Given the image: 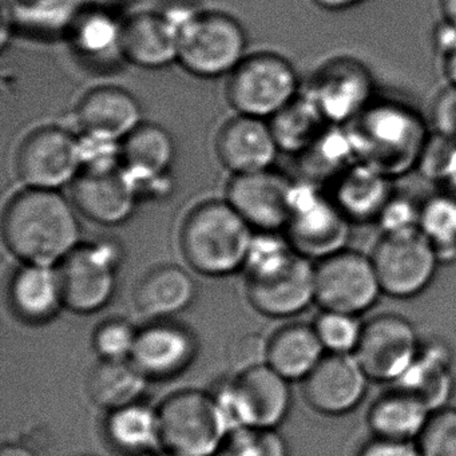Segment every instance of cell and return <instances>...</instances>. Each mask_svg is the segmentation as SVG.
I'll use <instances>...</instances> for the list:
<instances>
[{"mask_svg": "<svg viewBox=\"0 0 456 456\" xmlns=\"http://www.w3.org/2000/svg\"><path fill=\"white\" fill-rule=\"evenodd\" d=\"M359 456H420L412 440L386 439L373 436L360 450Z\"/></svg>", "mask_w": 456, "mask_h": 456, "instance_id": "43", "label": "cell"}, {"mask_svg": "<svg viewBox=\"0 0 456 456\" xmlns=\"http://www.w3.org/2000/svg\"><path fill=\"white\" fill-rule=\"evenodd\" d=\"M228 360L237 373L268 364V338L260 333H245L229 346Z\"/></svg>", "mask_w": 456, "mask_h": 456, "instance_id": "41", "label": "cell"}, {"mask_svg": "<svg viewBox=\"0 0 456 456\" xmlns=\"http://www.w3.org/2000/svg\"><path fill=\"white\" fill-rule=\"evenodd\" d=\"M443 20L456 28V0H442Z\"/></svg>", "mask_w": 456, "mask_h": 456, "instance_id": "48", "label": "cell"}, {"mask_svg": "<svg viewBox=\"0 0 456 456\" xmlns=\"http://www.w3.org/2000/svg\"><path fill=\"white\" fill-rule=\"evenodd\" d=\"M106 432L110 442L124 452H151L161 447L159 413L138 402L110 411Z\"/></svg>", "mask_w": 456, "mask_h": 456, "instance_id": "32", "label": "cell"}, {"mask_svg": "<svg viewBox=\"0 0 456 456\" xmlns=\"http://www.w3.org/2000/svg\"><path fill=\"white\" fill-rule=\"evenodd\" d=\"M420 346L410 320L384 314L364 322L354 354L370 380L394 384L418 357Z\"/></svg>", "mask_w": 456, "mask_h": 456, "instance_id": "14", "label": "cell"}, {"mask_svg": "<svg viewBox=\"0 0 456 456\" xmlns=\"http://www.w3.org/2000/svg\"><path fill=\"white\" fill-rule=\"evenodd\" d=\"M248 38L241 23L221 12H191L178 26V61L191 76H229L247 57Z\"/></svg>", "mask_w": 456, "mask_h": 456, "instance_id": "5", "label": "cell"}, {"mask_svg": "<svg viewBox=\"0 0 456 456\" xmlns=\"http://www.w3.org/2000/svg\"><path fill=\"white\" fill-rule=\"evenodd\" d=\"M392 180L370 165L356 162L332 183V199L349 224L378 223L394 196Z\"/></svg>", "mask_w": 456, "mask_h": 456, "instance_id": "22", "label": "cell"}, {"mask_svg": "<svg viewBox=\"0 0 456 456\" xmlns=\"http://www.w3.org/2000/svg\"><path fill=\"white\" fill-rule=\"evenodd\" d=\"M121 23L110 15L95 12L79 18L73 28V42L77 52L85 57L100 58L111 53H119Z\"/></svg>", "mask_w": 456, "mask_h": 456, "instance_id": "35", "label": "cell"}, {"mask_svg": "<svg viewBox=\"0 0 456 456\" xmlns=\"http://www.w3.org/2000/svg\"><path fill=\"white\" fill-rule=\"evenodd\" d=\"M450 352L439 343L421 344L418 357L394 387L405 389L423 400L431 411L450 402L453 381L450 378Z\"/></svg>", "mask_w": 456, "mask_h": 456, "instance_id": "29", "label": "cell"}, {"mask_svg": "<svg viewBox=\"0 0 456 456\" xmlns=\"http://www.w3.org/2000/svg\"><path fill=\"white\" fill-rule=\"evenodd\" d=\"M161 445L178 456L217 455L232 429L215 395L178 391L159 405Z\"/></svg>", "mask_w": 456, "mask_h": 456, "instance_id": "4", "label": "cell"}, {"mask_svg": "<svg viewBox=\"0 0 456 456\" xmlns=\"http://www.w3.org/2000/svg\"><path fill=\"white\" fill-rule=\"evenodd\" d=\"M431 412V408L416 395L394 387L370 405L368 427L373 436L416 442Z\"/></svg>", "mask_w": 456, "mask_h": 456, "instance_id": "26", "label": "cell"}, {"mask_svg": "<svg viewBox=\"0 0 456 456\" xmlns=\"http://www.w3.org/2000/svg\"><path fill=\"white\" fill-rule=\"evenodd\" d=\"M77 126L85 140L121 145L142 124L137 98L118 86H98L85 93L76 106Z\"/></svg>", "mask_w": 456, "mask_h": 456, "instance_id": "19", "label": "cell"}, {"mask_svg": "<svg viewBox=\"0 0 456 456\" xmlns=\"http://www.w3.org/2000/svg\"><path fill=\"white\" fill-rule=\"evenodd\" d=\"M138 191L137 183L119 162L84 167L71 183L76 209L102 226L126 223L134 213Z\"/></svg>", "mask_w": 456, "mask_h": 456, "instance_id": "16", "label": "cell"}, {"mask_svg": "<svg viewBox=\"0 0 456 456\" xmlns=\"http://www.w3.org/2000/svg\"><path fill=\"white\" fill-rule=\"evenodd\" d=\"M370 256L381 292L400 300L423 293L440 265L436 252L420 231L381 234Z\"/></svg>", "mask_w": 456, "mask_h": 456, "instance_id": "11", "label": "cell"}, {"mask_svg": "<svg viewBox=\"0 0 456 456\" xmlns=\"http://www.w3.org/2000/svg\"><path fill=\"white\" fill-rule=\"evenodd\" d=\"M314 325L293 322L268 338V365L287 380H304L324 357Z\"/></svg>", "mask_w": 456, "mask_h": 456, "instance_id": "27", "label": "cell"}, {"mask_svg": "<svg viewBox=\"0 0 456 456\" xmlns=\"http://www.w3.org/2000/svg\"><path fill=\"white\" fill-rule=\"evenodd\" d=\"M194 340L183 328L151 325L140 330L130 362L148 378H165L181 372L193 359Z\"/></svg>", "mask_w": 456, "mask_h": 456, "instance_id": "23", "label": "cell"}, {"mask_svg": "<svg viewBox=\"0 0 456 456\" xmlns=\"http://www.w3.org/2000/svg\"><path fill=\"white\" fill-rule=\"evenodd\" d=\"M146 376L127 360L102 359L87 375L86 391L94 404L109 411L137 403Z\"/></svg>", "mask_w": 456, "mask_h": 456, "instance_id": "30", "label": "cell"}, {"mask_svg": "<svg viewBox=\"0 0 456 456\" xmlns=\"http://www.w3.org/2000/svg\"><path fill=\"white\" fill-rule=\"evenodd\" d=\"M215 149L218 161L233 175L271 169L280 151L266 119L240 114L218 130Z\"/></svg>", "mask_w": 456, "mask_h": 456, "instance_id": "20", "label": "cell"}, {"mask_svg": "<svg viewBox=\"0 0 456 456\" xmlns=\"http://www.w3.org/2000/svg\"><path fill=\"white\" fill-rule=\"evenodd\" d=\"M84 167L82 141L60 126L28 133L15 154V172L25 188L60 191Z\"/></svg>", "mask_w": 456, "mask_h": 456, "instance_id": "9", "label": "cell"}, {"mask_svg": "<svg viewBox=\"0 0 456 456\" xmlns=\"http://www.w3.org/2000/svg\"><path fill=\"white\" fill-rule=\"evenodd\" d=\"M215 396L232 431L242 427L274 429L292 403L289 380L268 364L237 373Z\"/></svg>", "mask_w": 456, "mask_h": 456, "instance_id": "8", "label": "cell"}, {"mask_svg": "<svg viewBox=\"0 0 456 456\" xmlns=\"http://www.w3.org/2000/svg\"><path fill=\"white\" fill-rule=\"evenodd\" d=\"M77 212L60 191L22 189L4 210V245L22 264L58 266L81 245Z\"/></svg>", "mask_w": 456, "mask_h": 456, "instance_id": "1", "label": "cell"}, {"mask_svg": "<svg viewBox=\"0 0 456 456\" xmlns=\"http://www.w3.org/2000/svg\"><path fill=\"white\" fill-rule=\"evenodd\" d=\"M447 84L456 87V45L440 60Z\"/></svg>", "mask_w": 456, "mask_h": 456, "instance_id": "44", "label": "cell"}, {"mask_svg": "<svg viewBox=\"0 0 456 456\" xmlns=\"http://www.w3.org/2000/svg\"><path fill=\"white\" fill-rule=\"evenodd\" d=\"M280 151L303 156L330 126L308 94H300L271 118Z\"/></svg>", "mask_w": 456, "mask_h": 456, "instance_id": "31", "label": "cell"}, {"mask_svg": "<svg viewBox=\"0 0 456 456\" xmlns=\"http://www.w3.org/2000/svg\"><path fill=\"white\" fill-rule=\"evenodd\" d=\"M419 231L432 245L440 264L456 260V197L443 191L420 204Z\"/></svg>", "mask_w": 456, "mask_h": 456, "instance_id": "33", "label": "cell"}, {"mask_svg": "<svg viewBox=\"0 0 456 456\" xmlns=\"http://www.w3.org/2000/svg\"><path fill=\"white\" fill-rule=\"evenodd\" d=\"M300 95L296 69L276 53L248 54L228 76L225 97L240 116L271 119Z\"/></svg>", "mask_w": 456, "mask_h": 456, "instance_id": "6", "label": "cell"}, {"mask_svg": "<svg viewBox=\"0 0 456 456\" xmlns=\"http://www.w3.org/2000/svg\"><path fill=\"white\" fill-rule=\"evenodd\" d=\"M194 297V281L177 265H159L149 271L134 290L138 312L149 317L177 314Z\"/></svg>", "mask_w": 456, "mask_h": 456, "instance_id": "28", "label": "cell"}, {"mask_svg": "<svg viewBox=\"0 0 456 456\" xmlns=\"http://www.w3.org/2000/svg\"><path fill=\"white\" fill-rule=\"evenodd\" d=\"M419 218L420 204L395 193L381 212L378 224L380 225L381 234L410 233L419 231Z\"/></svg>", "mask_w": 456, "mask_h": 456, "instance_id": "40", "label": "cell"}, {"mask_svg": "<svg viewBox=\"0 0 456 456\" xmlns=\"http://www.w3.org/2000/svg\"><path fill=\"white\" fill-rule=\"evenodd\" d=\"M119 253L110 242L77 247L60 265L63 305L92 314L109 303L116 288Z\"/></svg>", "mask_w": 456, "mask_h": 456, "instance_id": "13", "label": "cell"}, {"mask_svg": "<svg viewBox=\"0 0 456 456\" xmlns=\"http://www.w3.org/2000/svg\"><path fill=\"white\" fill-rule=\"evenodd\" d=\"M317 6L328 12H340V10L349 9L356 6L362 0H314Z\"/></svg>", "mask_w": 456, "mask_h": 456, "instance_id": "45", "label": "cell"}, {"mask_svg": "<svg viewBox=\"0 0 456 456\" xmlns=\"http://www.w3.org/2000/svg\"><path fill=\"white\" fill-rule=\"evenodd\" d=\"M306 94L330 125L346 126L375 101V81L360 61L332 58L316 71Z\"/></svg>", "mask_w": 456, "mask_h": 456, "instance_id": "15", "label": "cell"}, {"mask_svg": "<svg viewBox=\"0 0 456 456\" xmlns=\"http://www.w3.org/2000/svg\"><path fill=\"white\" fill-rule=\"evenodd\" d=\"M450 403L451 407H453L456 410V380L453 381L452 389H451Z\"/></svg>", "mask_w": 456, "mask_h": 456, "instance_id": "50", "label": "cell"}, {"mask_svg": "<svg viewBox=\"0 0 456 456\" xmlns=\"http://www.w3.org/2000/svg\"><path fill=\"white\" fill-rule=\"evenodd\" d=\"M216 456H289L284 439L273 428L233 429Z\"/></svg>", "mask_w": 456, "mask_h": 456, "instance_id": "37", "label": "cell"}, {"mask_svg": "<svg viewBox=\"0 0 456 456\" xmlns=\"http://www.w3.org/2000/svg\"><path fill=\"white\" fill-rule=\"evenodd\" d=\"M175 146L165 127L142 122L119 145V164L138 188L161 180L175 162Z\"/></svg>", "mask_w": 456, "mask_h": 456, "instance_id": "24", "label": "cell"}, {"mask_svg": "<svg viewBox=\"0 0 456 456\" xmlns=\"http://www.w3.org/2000/svg\"><path fill=\"white\" fill-rule=\"evenodd\" d=\"M381 293L370 256L346 248L314 264V303L322 311L360 316Z\"/></svg>", "mask_w": 456, "mask_h": 456, "instance_id": "10", "label": "cell"}, {"mask_svg": "<svg viewBox=\"0 0 456 456\" xmlns=\"http://www.w3.org/2000/svg\"><path fill=\"white\" fill-rule=\"evenodd\" d=\"M303 157L311 165L309 183H314L316 180L333 183L338 175L357 162L348 127L336 125H330Z\"/></svg>", "mask_w": 456, "mask_h": 456, "instance_id": "34", "label": "cell"}, {"mask_svg": "<svg viewBox=\"0 0 456 456\" xmlns=\"http://www.w3.org/2000/svg\"><path fill=\"white\" fill-rule=\"evenodd\" d=\"M357 162L387 177H402L418 167L431 133L419 111L396 101H373L346 125Z\"/></svg>", "mask_w": 456, "mask_h": 456, "instance_id": "2", "label": "cell"}, {"mask_svg": "<svg viewBox=\"0 0 456 456\" xmlns=\"http://www.w3.org/2000/svg\"><path fill=\"white\" fill-rule=\"evenodd\" d=\"M442 183L444 185V191L456 197V153Z\"/></svg>", "mask_w": 456, "mask_h": 456, "instance_id": "47", "label": "cell"}, {"mask_svg": "<svg viewBox=\"0 0 456 456\" xmlns=\"http://www.w3.org/2000/svg\"><path fill=\"white\" fill-rule=\"evenodd\" d=\"M90 2L97 4L98 7H110L116 6V4L122 2V0H90Z\"/></svg>", "mask_w": 456, "mask_h": 456, "instance_id": "49", "label": "cell"}, {"mask_svg": "<svg viewBox=\"0 0 456 456\" xmlns=\"http://www.w3.org/2000/svg\"><path fill=\"white\" fill-rule=\"evenodd\" d=\"M349 226L332 199L314 183L296 185L292 212L288 221L287 240L304 257L319 261L346 249Z\"/></svg>", "mask_w": 456, "mask_h": 456, "instance_id": "12", "label": "cell"}, {"mask_svg": "<svg viewBox=\"0 0 456 456\" xmlns=\"http://www.w3.org/2000/svg\"><path fill=\"white\" fill-rule=\"evenodd\" d=\"M247 297L271 317H290L314 303V264L293 248L247 266Z\"/></svg>", "mask_w": 456, "mask_h": 456, "instance_id": "7", "label": "cell"}, {"mask_svg": "<svg viewBox=\"0 0 456 456\" xmlns=\"http://www.w3.org/2000/svg\"><path fill=\"white\" fill-rule=\"evenodd\" d=\"M295 183L273 170L233 175L226 188V201L258 233H276L287 228L292 212Z\"/></svg>", "mask_w": 456, "mask_h": 456, "instance_id": "17", "label": "cell"}, {"mask_svg": "<svg viewBox=\"0 0 456 456\" xmlns=\"http://www.w3.org/2000/svg\"><path fill=\"white\" fill-rule=\"evenodd\" d=\"M368 381L354 354H325L303 380L304 399L322 415H346L364 399Z\"/></svg>", "mask_w": 456, "mask_h": 456, "instance_id": "18", "label": "cell"}, {"mask_svg": "<svg viewBox=\"0 0 456 456\" xmlns=\"http://www.w3.org/2000/svg\"><path fill=\"white\" fill-rule=\"evenodd\" d=\"M434 133L456 141V87L447 84L435 98L431 110Z\"/></svg>", "mask_w": 456, "mask_h": 456, "instance_id": "42", "label": "cell"}, {"mask_svg": "<svg viewBox=\"0 0 456 456\" xmlns=\"http://www.w3.org/2000/svg\"><path fill=\"white\" fill-rule=\"evenodd\" d=\"M159 456H178V455H175V453H172V452H165V453H162V455H159Z\"/></svg>", "mask_w": 456, "mask_h": 456, "instance_id": "51", "label": "cell"}, {"mask_svg": "<svg viewBox=\"0 0 456 456\" xmlns=\"http://www.w3.org/2000/svg\"><path fill=\"white\" fill-rule=\"evenodd\" d=\"M362 324L356 314L322 311L314 328L325 354H354L360 343Z\"/></svg>", "mask_w": 456, "mask_h": 456, "instance_id": "36", "label": "cell"}, {"mask_svg": "<svg viewBox=\"0 0 456 456\" xmlns=\"http://www.w3.org/2000/svg\"><path fill=\"white\" fill-rule=\"evenodd\" d=\"M138 332L125 320H109L95 330L94 348L102 359H130Z\"/></svg>", "mask_w": 456, "mask_h": 456, "instance_id": "39", "label": "cell"}, {"mask_svg": "<svg viewBox=\"0 0 456 456\" xmlns=\"http://www.w3.org/2000/svg\"><path fill=\"white\" fill-rule=\"evenodd\" d=\"M12 308L28 322H45L63 305L62 284L57 266L22 264L10 282Z\"/></svg>", "mask_w": 456, "mask_h": 456, "instance_id": "25", "label": "cell"}, {"mask_svg": "<svg viewBox=\"0 0 456 456\" xmlns=\"http://www.w3.org/2000/svg\"><path fill=\"white\" fill-rule=\"evenodd\" d=\"M253 240L252 226L226 200L191 208L180 228L181 255L205 276H226L244 268Z\"/></svg>", "mask_w": 456, "mask_h": 456, "instance_id": "3", "label": "cell"}, {"mask_svg": "<svg viewBox=\"0 0 456 456\" xmlns=\"http://www.w3.org/2000/svg\"><path fill=\"white\" fill-rule=\"evenodd\" d=\"M119 53L137 68H167L178 61V26L161 12L132 15L121 22Z\"/></svg>", "mask_w": 456, "mask_h": 456, "instance_id": "21", "label": "cell"}, {"mask_svg": "<svg viewBox=\"0 0 456 456\" xmlns=\"http://www.w3.org/2000/svg\"><path fill=\"white\" fill-rule=\"evenodd\" d=\"M0 456H37L34 451L22 444H4L0 451Z\"/></svg>", "mask_w": 456, "mask_h": 456, "instance_id": "46", "label": "cell"}, {"mask_svg": "<svg viewBox=\"0 0 456 456\" xmlns=\"http://www.w3.org/2000/svg\"><path fill=\"white\" fill-rule=\"evenodd\" d=\"M416 445L420 456H456L455 408L432 411Z\"/></svg>", "mask_w": 456, "mask_h": 456, "instance_id": "38", "label": "cell"}]
</instances>
